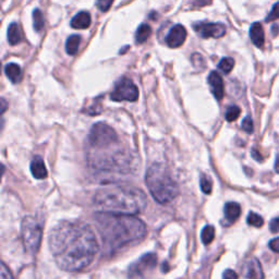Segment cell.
<instances>
[{"instance_id":"9a60e30c","label":"cell","mask_w":279,"mask_h":279,"mask_svg":"<svg viewBox=\"0 0 279 279\" xmlns=\"http://www.w3.org/2000/svg\"><path fill=\"white\" fill-rule=\"evenodd\" d=\"M250 38L256 47H263L265 43V35L263 26L261 23H253L250 28Z\"/></svg>"},{"instance_id":"4316f807","label":"cell","mask_w":279,"mask_h":279,"mask_svg":"<svg viewBox=\"0 0 279 279\" xmlns=\"http://www.w3.org/2000/svg\"><path fill=\"white\" fill-rule=\"evenodd\" d=\"M278 19H279V1L273 6L272 10H270L267 17H266V22H272Z\"/></svg>"},{"instance_id":"1f68e13d","label":"cell","mask_w":279,"mask_h":279,"mask_svg":"<svg viewBox=\"0 0 279 279\" xmlns=\"http://www.w3.org/2000/svg\"><path fill=\"white\" fill-rule=\"evenodd\" d=\"M270 250L275 253H279V237L272 239L268 243Z\"/></svg>"},{"instance_id":"4dcf8cb0","label":"cell","mask_w":279,"mask_h":279,"mask_svg":"<svg viewBox=\"0 0 279 279\" xmlns=\"http://www.w3.org/2000/svg\"><path fill=\"white\" fill-rule=\"evenodd\" d=\"M269 230L272 231V232H279V217H276L270 220Z\"/></svg>"},{"instance_id":"f1b7e54d","label":"cell","mask_w":279,"mask_h":279,"mask_svg":"<svg viewBox=\"0 0 279 279\" xmlns=\"http://www.w3.org/2000/svg\"><path fill=\"white\" fill-rule=\"evenodd\" d=\"M113 0H97V7L102 12H106L111 7Z\"/></svg>"},{"instance_id":"d6986e66","label":"cell","mask_w":279,"mask_h":279,"mask_svg":"<svg viewBox=\"0 0 279 279\" xmlns=\"http://www.w3.org/2000/svg\"><path fill=\"white\" fill-rule=\"evenodd\" d=\"M80 43H81V36L80 35H71L69 36L67 42H65V50L69 55L74 56L78 50V47H80Z\"/></svg>"},{"instance_id":"836d02e7","label":"cell","mask_w":279,"mask_h":279,"mask_svg":"<svg viewBox=\"0 0 279 279\" xmlns=\"http://www.w3.org/2000/svg\"><path fill=\"white\" fill-rule=\"evenodd\" d=\"M212 2V0H193V6L195 7H204Z\"/></svg>"},{"instance_id":"3957f363","label":"cell","mask_w":279,"mask_h":279,"mask_svg":"<svg viewBox=\"0 0 279 279\" xmlns=\"http://www.w3.org/2000/svg\"><path fill=\"white\" fill-rule=\"evenodd\" d=\"M93 202L99 212L137 215L146 208L147 198L138 187L112 183L99 187Z\"/></svg>"},{"instance_id":"5bb4252c","label":"cell","mask_w":279,"mask_h":279,"mask_svg":"<svg viewBox=\"0 0 279 279\" xmlns=\"http://www.w3.org/2000/svg\"><path fill=\"white\" fill-rule=\"evenodd\" d=\"M224 214H225V220L228 224H232L238 219L241 215V206L235 202H228L226 203L224 207Z\"/></svg>"},{"instance_id":"d590c367","label":"cell","mask_w":279,"mask_h":279,"mask_svg":"<svg viewBox=\"0 0 279 279\" xmlns=\"http://www.w3.org/2000/svg\"><path fill=\"white\" fill-rule=\"evenodd\" d=\"M278 32H279V26L278 25H273L272 26V34L274 35H277L278 34Z\"/></svg>"},{"instance_id":"74e56055","label":"cell","mask_w":279,"mask_h":279,"mask_svg":"<svg viewBox=\"0 0 279 279\" xmlns=\"http://www.w3.org/2000/svg\"><path fill=\"white\" fill-rule=\"evenodd\" d=\"M1 103H2V112H3L4 110H6V107H7L6 105L7 104H6V100H4V99H1Z\"/></svg>"},{"instance_id":"277c9868","label":"cell","mask_w":279,"mask_h":279,"mask_svg":"<svg viewBox=\"0 0 279 279\" xmlns=\"http://www.w3.org/2000/svg\"><path fill=\"white\" fill-rule=\"evenodd\" d=\"M145 183L151 195L159 204H168L177 198L179 186L164 164L155 163L147 169Z\"/></svg>"},{"instance_id":"8fae6325","label":"cell","mask_w":279,"mask_h":279,"mask_svg":"<svg viewBox=\"0 0 279 279\" xmlns=\"http://www.w3.org/2000/svg\"><path fill=\"white\" fill-rule=\"evenodd\" d=\"M244 275L248 279H264V273L260 261L255 257L248 260L244 265Z\"/></svg>"},{"instance_id":"ffe728a7","label":"cell","mask_w":279,"mask_h":279,"mask_svg":"<svg viewBox=\"0 0 279 279\" xmlns=\"http://www.w3.org/2000/svg\"><path fill=\"white\" fill-rule=\"evenodd\" d=\"M151 34H152L151 26L146 23L141 24L137 30V32H135V43L137 44L145 43Z\"/></svg>"},{"instance_id":"4fadbf2b","label":"cell","mask_w":279,"mask_h":279,"mask_svg":"<svg viewBox=\"0 0 279 279\" xmlns=\"http://www.w3.org/2000/svg\"><path fill=\"white\" fill-rule=\"evenodd\" d=\"M31 172H32L33 177L35 179H38V180H43V179H46L48 176L47 168L45 166V163L42 157L35 156L34 158L31 161Z\"/></svg>"},{"instance_id":"7c38bea8","label":"cell","mask_w":279,"mask_h":279,"mask_svg":"<svg viewBox=\"0 0 279 279\" xmlns=\"http://www.w3.org/2000/svg\"><path fill=\"white\" fill-rule=\"evenodd\" d=\"M207 81L215 98L217 100L222 99V97H224V81H222L220 74L217 71H212L209 73Z\"/></svg>"},{"instance_id":"7402d4cb","label":"cell","mask_w":279,"mask_h":279,"mask_svg":"<svg viewBox=\"0 0 279 279\" xmlns=\"http://www.w3.org/2000/svg\"><path fill=\"white\" fill-rule=\"evenodd\" d=\"M44 25H45V21H44V16L42 11L39 9H35L33 11V26L34 30L36 31L37 33L41 32L44 29Z\"/></svg>"},{"instance_id":"44dd1931","label":"cell","mask_w":279,"mask_h":279,"mask_svg":"<svg viewBox=\"0 0 279 279\" xmlns=\"http://www.w3.org/2000/svg\"><path fill=\"white\" fill-rule=\"evenodd\" d=\"M214 238H215V228L211 225L205 226L202 231H201V239H202V242L204 244H209L213 241Z\"/></svg>"},{"instance_id":"e0dca14e","label":"cell","mask_w":279,"mask_h":279,"mask_svg":"<svg viewBox=\"0 0 279 279\" xmlns=\"http://www.w3.org/2000/svg\"><path fill=\"white\" fill-rule=\"evenodd\" d=\"M4 73L12 83H19L22 80V70L19 64L8 63L4 67Z\"/></svg>"},{"instance_id":"f546056e","label":"cell","mask_w":279,"mask_h":279,"mask_svg":"<svg viewBox=\"0 0 279 279\" xmlns=\"http://www.w3.org/2000/svg\"><path fill=\"white\" fill-rule=\"evenodd\" d=\"M0 279H13L10 270L7 268L4 263H1V266H0Z\"/></svg>"},{"instance_id":"8d00e7d4","label":"cell","mask_w":279,"mask_h":279,"mask_svg":"<svg viewBox=\"0 0 279 279\" xmlns=\"http://www.w3.org/2000/svg\"><path fill=\"white\" fill-rule=\"evenodd\" d=\"M275 170H276L277 173H279V154L276 157V161H275Z\"/></svg>"},{"instance_id":"cb8c5ba5","label":"cell","mask_w":279,"mask_h":279,"mask_svg":"<svg viewBox=\"0 0 279 279\" xmlns=\"http://www.w3.org/2000/svg\"><path fill=\"white\" fill-rule=\"evenodd\" d=\"M247 222H248V225L256 227V228H260V227L264 225V219H263V217L259 215V214L250 212L247 218Z\"/></svg>"},{"instance_id":"d6a6232c","label":"cell","mask_w":279,"mask_h":279,"mask_svg":"<svg viewBox=\"0 0 279 279\" xmlns=\"http://www.w3.org/2000/svg\"><path fill=\"white\" fill-rule=\"evenodd\" d=\"M222 279H238V275L232 269H227L222 274Z\"/></svg>"},{"instance_id":"8992f818","label":"cell","mask_w":279,"mask_h":279,"mask_svg":"<svg viewBox=\"0 0 279 279\" xmlns=\"http://www.w3.org/2000/svg\"><path fill=\"white\" fill-rule=\"evenodd\" d=\"M87 140H89L90 145L97 150V148L115 145L118 143V135L111 126L104 122H98L92 126Z\"/></svg>"},{"instance_id":"83f0119b","label":"cell","mask_w":279,"mask_h":279,"mask_svg":"<svg viewBox=\"0 0 279 279\" xmlns=\"http://www.w3.org/2000/svg\"><path fill=\"white\" fill-rule=\"evenodd\" d=\"M242 129L246 131L247 133H252L253 132V129H254V126H253V121L251 119V117H246L244 119L242 120Z\"/></svg>"},{"instance_id":"7a4b0ae2","label":"cell","mask_w":279,"mask_h":279,"mask_svg":"<svg viewBox=\"0 0 279 279\" xmlns=\"http://www.w3.org/2000/svg\"><path fill=\"white\" fill-rule=\"evenodd\" d=\"M95 221L104 250L109 253L142 241L147 233L145 224L134 215L99 212L95 215Z\"/></svg>"},{"instance_id":"e575fe53","label":"cell","mask_w":279,"mask_h":279,"mask_svg":"<svg viewBox=\"0 0 279 279\" xmlns=\"http://www.w3.org/2000/svg\"><path fill=\"white\" fill-rule=\"evenodd\" d=\"M252 157L254 159H256L257 161H262L263 160V157L261 156V154L256 150H252Z\"/></svg>"},{"instance_id":"603a6c76","label":"cell","mask_w":279,"mask_h":279,"mask_svg":"<svg viewBox=\"0 0 279 279\" xmlns=\"http://www.w3.org/2000/svg\"><path fill=\"white\" fill-rule=\"evenodd\" d=\"M233 67H234V60L232 58H230V57H225V58H222L219 61V63H218V69L226 74L230 73Z\"/></svg>"},{"instance_id":"484cf974","label":"cell","mask_w":279,"mask_h":279,"mask_svg":"<svg viewBox=\"0 0 279 279\" xmlns=\"http://www.w3.org/2000/svg\"><path fill=\"white\" fill-rule=\"evenodd\" d=\"M240 113H241V109H240L238 106H235V105H232V106L228 107V109L226 110L225 118L228 122H232L238 119Z\"/></svg>"},{"instance_id":"5b68a950","label":"cell","mask_w":279,"mask_h":279,"mask_svg":"<svg viewBox=\"0 0 279 279\" xmlns=\"http://www.w3.org/2000/svg\"><path fill=\"white\" fill-rule=\"evenodd\" d=\"M22 242L30 254H36L42 242V227L33 216L24 217L21 225Z\"/></svg>"},{"instance_id":"d4e9b609","label":"cell","mask_w":279,"mask_h":279,"mask_svg":"<svg viewBox=\"0 0 279 279\" xmlns=\"http://www.w3.org/2000/svg\"><path fill=\"white\" fill-rule=\"evenodd\" d=\"M200 186H201V190L203 191V193H205V194H211L212 193L213 182H212V179L207 177L206 174L203 173L202 176H201Z\"/></svg>"},{"instance_id":"30bf717a","label":"cell","mask_w":279,"mask_h":279,"mask_svg":"<svg viewBox=\"0 0 279 279\" xmlns=\"http://www.w3.org/2000/svg\"><path fill=\"white\" fill-rule=\"evenodd\" d=\"M186 38V30L181 24H177L171 28L166 37V44L170 48H178L183 45Z\"/></svg>"},{"instance_id":"6da1fadb","label":"cell","mask_w":279,"mask_h":279,"mask_svg":"<svg viewBox=\"0 0 279 279\" xmlns=\"http://www.w3.org/2000/svg\"><path fill=\"white\" fill-rule=\"evenodd\" d=\"M56 264L64 272H80L94 261L98 243L90 225L78 220L60 221L48 237Z\"/></svg>"},{"instance_id":"ba28073f","label":"cell","mask_w":279,"mask_h":279,"mask_svg":"<svg viewBox=\"0 0 279 279\" xmlns=\"http://www.w3.org/2000/svg\"><path fill=\"white\" fill-rule=\"evenodd\" d=\"M157 265V256L154 253H147L130 265L128 275L130 279H145L147 273H151Z\"/></svg>"},{"instance_id":"2e32d148","label":"cell","mask_w":279,"mask_h":279,"mask_svg":"<svg viewBox=\"0 0 279 279\" xmlns=\"http://www.w3.org/2000/svg\"><path fill=\"white\" fill-rule=\"evenodd\" d=\"M92 23L91 15L89 12L82 11L74 16L71 20V26L77 30H85L89 28Z\"/></svg>"},{"instance_id":"9c48e42d","label":"cell","mask_w":279,"mask_h":279,"mask_svg":"<svg viewBox=\"0 0 279 279\" xmlns=\"http://www.w3.org/2000/svg\"><path fill=\"white\" fill-rule=\"evenodd\" d=\"M194 30L203 38H219L226 34V26L222 23H199Z\"/></svg>"},{"instance_id":"52a82bcc","label":"cell","mask_w":279,"mask_h":279,"mask_svg":"<svg viewBox=\"0 0 279 279\" xmlns=\"http://www.w3.org/2000/svg\"><path fill=\"white\" fill-rule=\"evenodd\" d=\"M139 98V89L132 80L126 77H122L116 82L110 99L113 102H135Z\"/></svg>"},{"instance_id":"ac0fdd59","label":"cell","mask_w":279,"mask_h":279,"mask_svg":"<svg viewBox=\"0 0 279 279\" xmlns=\"http://www.w3.org/2000/svg\"><path fill=\"white\" fill-rule=\"evenodd\" d=\"M8 42L11 45H16L22 41V31L17 23H11L8 28Z\"/></svg>"}]
</instances>
